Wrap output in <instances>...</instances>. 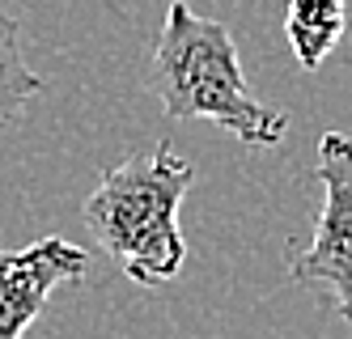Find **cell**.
<instances>
[{
    "label": "cell",
    "mask_w": 352,
    "mask_h": 339,
    "mask_svg": "<svg viewBox=\"0 0 352 339\" xmlns=\"http://www.w3.org/2000/svg\"><path fill=\"white\" fill-rule=\"evenodd\" d=\"M318 221L306 250L293 254L289 280L297 289L331 301V309L352 327V140L344 132L318 136Z\"/></svg>",
    "instance_id": "3957f363"
},
{
    "label": "cell",
    "mask_w": 352,
    "mask_h": 339,
    "mask_svg": "<svg viewBox=\"0 0 352 339\" xmlns=\"http://www.w3.org/2000/svg\"><path fill=\"white\" fill-rule=\"evenodd\" d=\"M85 272L89 254L60 233H47L26 250L0 246V339H21L60 284H81Z\"/></svg>",
    "instance_id": "277c9868"
},
{
    "label": "cell",
    "mask_w": 352,
    "mask_h": 339,
    "mask_svg": "<svg viewBox=\"0 0 352 339\" xmlns=\"http://www.w3.org/2000/svg\"><path fill=\"white\" fill-rule=\"evenodd\" d=\"M38 94H43V81H38V72L26 64L17 21L0 9V123L21 119V111H26Z\"/></svg>",
    "instance_id": "8992f818"
},
{
    "label": "cell",
    "mask_w": 352,
    "mask_h": 339,
    "mask_svg": "<svg viewBox=\"0 0 352 339\" xmlns=\"http://www.w3.org/2000/svg\"><path fill=\"white\" fill-rule=\"evenodd\" d=\"M191 182L195 166L170 144H157L107 170L81 208L98 246L140 289H157L174 280L187 263L179 204Z\"/></svg>",
    "instance_id": "7a4b0ae2"
},
{
    "label": "cell",
    "mask_w": 352,
    "mask_h": 339,
    "mask_svg": "<svg viewBox=\"0 0 352 339\" xmlns=\"http://www.w3.org/2000/svg\"><path fill=\"white\" fill-rule=\"evenodd\" d=\"M144 85L170 119H208L242 144L267 149L289 132V115L250 94L234 34L187 9V0H170Z\"/></svg>",
    "instance_id": "6da1fadb"
},
{
    "label": "cell",
    "mask_w": 352,
    "mask_h": 339,
    "mask_svg": "<svg viewBox=\"0 0 352 339\" xmlns=\"http://www.w3.org/2000/svg\"><path fill=\"white\" fill-rule=\"evenodd\" d=\"M285 34L301 68H322V60L336 51L344 34V0H289Z\"/></svg>",
    "instance_id": "5b68a950"
}]
</instances>
